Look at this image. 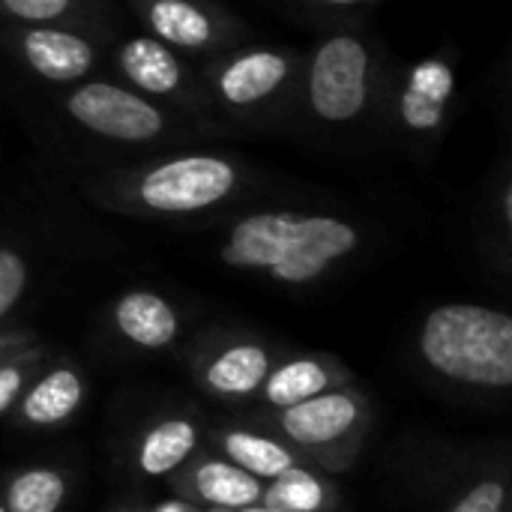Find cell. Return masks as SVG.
<instances>
[{
	"instance_id": "cell-26",
	"label": "cell",
	"mask_w": 512,
	"mask_h": 512,
	"mask_svg": "<svg viewBox=\"0 0 512 512\" xmlns=\"http://www.w3.org/2000/svg\"><path fill=\"white\" fill-rule=\"evenodd\" d=\"M162 512H186L183 507H162Z\"/></svg>"
},
{
	"instance_id": "cell-8",
	"label": "cell",
	"mask_w": 512,
	"mask_h": 512,
	"mask_svg": "<svg viewBox=\"0 0 512 512\" xmlns=\"http://www.w3.org/2000/svg\"><path fill=\"white\" fill-rule=\"evenodd\" d=\"M114 69L123 84L180 114L201 117L213 111L201 69L150 33L120 39L114 45Z\"/></svg>"
},
{
	"instance_id": "cell-19",
	"label": "cell",
	"mask_w": 512,
	"mask_h": 512,
	"mask_svg": "<svg viewBox=\"0 0 512 512\" xmlns=\"http://www.w3.org/2000/svg\"><path fill=\"white\" fill-rule=\"evenodd\" d=\"M225 450L252 477L276 480L282 471H288L294 465L288 450H282L279 444H273V441H267L261 435H249V432H231L225 438Z\"/></svg>"
},
{
	"instance_id": "cell-12",
	"label": "cell",
	"mask_w": 512,
	"mask_h": 512,
	"mask_svg": "<svg viewBox=\"0 0 512 512\" xmlns=\"http://www.w3.org/2000/svg\"><path fill=\"white\" fill-rule=\"evenodd\" d=\"M357 420V405L345 393H327L312 396L306 402H297L285 408L282 429L297 444H330L342 438Z\"/></svg>"
},
{
	"instance_id": "cell-1",
	"label": "cell",
	"mask_w": 512,
	"mask_h": 512,
	"mask_svg": "<svg viewBox=\"0 0 512 512\" xmlns=\"http://www.w3.org/2000/svg\"><path fill=\"white\" fill-rule=\"evenodd\" d=\"M252 171L231 153L222 150H183L162 159H150L135 168L99 177L87 195L93 204L150 219H180L213 213L240 195Z\"/></svg>"
},
{
	"instance_id": "cell-14",
	"label": "cell",
	"mask_w": 512,
	"mask_h": 512,
	"mask_svg": "<svg viewBox=\"0 0 512 512\" xmlns=\"http://www.w3.org/2000/svg\"><path fill=\"white\" fill-rule=\"evenodd\" d=\"M81 402V381L72 369L48 372L30 396H24V417L39 426H51L66 420Z\"/></svg>"
},
{
	"instance_id": "cell-23",
	"label": "cell",
	"mask_w": 512,
	"mask_h": 512,
	"mask_svg": "<svg viewBox=\"0 0 512 512\" xmlns=\"http://www.w3.org/2000/svg\"><path fill=\"white\" fill-rule=\"evenodd\" d=\"M504 498H507V492L501 483H480L453 507V512H501Z\"/></svg>"
},
{
	"instance_id": "cell-13",
	"label": "cell",
	"mask_w": 512,
	"mask_h": 512,
	"mask_svg": "<svg viewBox=\"0 0 512 512\" xmlns=\"http://www.w3.org/2000/svg\"><path fill=\"white\" fill-rule=\"evenodd\" d=\"M270 375V357L261 345L243 342L228 351H222L210 369L207 384L222 396H249L255 393Z\"/></svg>"
},
{
	"instance_id": "cell-6",
	"label": "cell",
	"mask_w": 512,
	"mask_h": 512,
	"mask_svg": "<svg viewBox=\"0 0 512 512\" xmlns=\"http://www.w3.org/2000/svg\"><path fill=\"white\" fill-rule=\"evenodd\" d=\"M60 105L78 129L111 144L150 147L174 138H192L207 129L201 120H186L180 111L111 78H87L72 84Z\"/></svg>"
},
{
	"instance_id": "cell-16",
	"label": "cell",
	"mask_w": 512,
	"mask_h": 512,
	"mask_svg": "<svg viewBox=\"0 0 512 512\" xmlns=\"http://www.w3.org/2000/svg\"><path fill=\"white\" fill-rule=\"evenodd\" d=\"M195 447V426L186 420H165L159 423L141 444V471L150 477H162L174 471Z\"/></svg>"
},
{
	"instance_id": "cell-7",
	"label": "cell",
	"mask_w": 512,
	"mask_h": 512,
	"mask_svg": "<svg viewBox=\"0 0 512 512\" xmlns=\"http://www.w3.org/2000/svg\"><path fill=\"white\" fill-rule=\"evenodd\" d=\"M459 96V69L450 51H432L396 72L381 75L375 114L405 144H435L444 138Z\"/></svg>"
},
{
	"instance_id": "cell-17",
	"label": "cell",
	"mask_w": 512,
	"mask_h": 512,
	"mask_svg": "<svg viewBox=\"0 0 512 512\" xmlns=\"http://www.w3.org/2000/svg\"><path fill=\"white\" fill-rule=\"evenodd\" d=\"M327 387V372L315 360H294L279 366L273 375H267V402L276 408H291L297 402H306Z\"/></svg>"
},
{
	"instance_id": "cell-9",
	"label": "cell",
	"mask_w": 512,
	"mask_h": 512,
	"mask_svg": "<svg viewBox=\"0 0 512 512\" xmlns=\"http://www.w3.org/2000/svg\"><path fill=\"white\" fill-rule=\"evenodd\" d=\"M144 33L192 60H210L246 39L243 21L216 0H132Z\"/></svg>"
},
{
	"instance_id": "cell-5",
	"label": "cell",
	"mask_w": 512,
	"mask_h": 512,
	"mask_svg": "<svg viewBox=\"0 0 512 512\" xmlns=\"http://www.w3.org/2000/svg\"><path fill=\"white\" fill-rule=\"evenodd\" d=\"M303 51L288 45H234L204 60L201 75L213 108L258 123L282 114L297 102Z\"/></svg>"
},
{
	"instance_id": "cell-25",
	"label": "cell",
	"mask_w": 512,
	"mask_h": 512,
	"mask_svg": "<svg viewBox=\"0 0 512 512\" xmlns=\"http://www.w3.org/2000/svg\"><path fill=\"white\" fill-rule=\"evenodd\" d=\"M309 6H318V9H354V6H366L372 0H303Z\"/></svg>"
},
{
	"instance_id": "cell-15",
	"label": "cell",
	"mask_w": 512,
	"mask_h": 512,
	"mask_svg": "<svg viewBox=\"0 0 512 512\" xmlns=\"http://www.w3.org/2000/svg\"><path fill=\"white\" fill-rule=\"evenodd\" d=\"M195 486L204 501L225 507V510H246L261 498L258 480L252 474H246L243 468H234L225 462H207L198 471Z\"/></svg>"
},
{
	"instance_id": "cell-21",
	"label": "cell",
	"mask_w": 512,
	"mask_h": 512,
	"mask_svg": "<svg viewBox=\"0 0 512 512\" xmlns=\"http://www.w3.org/2000/svg\"><path fill=\"white\" fill-rule=\"evenodd\" d=\"M273 498L291 512H318L324 504V489L315 477L306 471H297L294 465L282 471L273 483Z\"/></svg>"
},
{
	"instance_id": "cell-10",
	"label": "cell",
	"mask_w": 512,
	"mask_h": 512,
	"mask_svg": "<svg viewBox=\"0 0 512 512\" xmlns=\"http://www.w3.org/2000/svg\"><path fill=\"white\" fill-rule=\"evenodd\" d=\"M6 45L33 78L60 87L93 78L102 54L99 39L81 24H15Z\"/></svg>"
},
{
	"instance_id": "cell-2",
	"label": "cell",
	"mask_w": 512,
	"mask_h": 512,
	"mask_svg": "<svg viewBox=\"0 0 512 512\" xmlns=\"http://www.w3.org/2000/svg\"><path fill=\"white\" fill-rule=\"evenodd\" d=\"M360 243V228L336 213L252 210L228 225L219 258L234 270L264 273L285 285H306L354 255Z\"/></svg>"
},
{
	"instance_id": "cell-24",
	"label": "cell",
	"mask_w": 512,
	"mask_h": 512,
	"mask_svg": "<svg viewBox=\"0 0 512 512\" xmlns=\"http://www.w3.org/2000/svg\"><path fill=\"white\" fill-rule=\"evenodd\" d=\"M18 393H21V369L3 366L0 369V411H6L15 402Z\"/></svg>"
},
{
	"instance_id": "cell-11",
	"label": "cell",
	"mask_w": 512,
	"mask_h": 512,
	"mask_svg": "<svg viewBox=\"0 0 512 512\" xmlns=\"http://www.w3.org/2000/svg\"><path fill=\"white\" fill-rule=\"evenodd\" d=\"M114 324L138 348H165L180 330L174 306L156 291H126L114 306Z\"/></svg>"
},
{
	"instance_id": "cell-20",
	"label": "cell",
	"mask_w": 512,
	"mask_h": 512,
	"mask_svg": "<svg viewBox=\"0 0 512 512\" xmlns=\"http://www.w3.org/2000/svg\"><path fill=\"white\" fill-rule=\"evenodd\" d=\"M63 477L48 468H33L12 480L6 492V512H57L63 504Z\"/></svg>"
},
{
	"instance_id": "cell-4",
	"label": "cell",
	"mask_w": 512,
	"mask_h": 512,
	"mask_svg": "<svg viewBox=\"0 0 512 512\" xmlns=\"http://www.w3.org/2000/svg\"><path fill=\"white\" fill-rule=\"evenodd\" d=\"M426 363L462 384L512 387V318L474 303L438 306L420 333Z\"/></svg>"
},
{
	"instance_id": "cell-27",
	"label": "cell",
	"mask_w": 512,
	"mask_h": 512,
	"mask_svg": "<svg viewBox=\"0 0 512 512\" xmlns=\"http://www.w3.org/2000/svg\"><path fill=\"white\" fill-rule=\"evenodd\" d=\"M243 512H279V510H249V507H246Z\"/></svg>"
},
{
	"instance_id": "cell-28",
	"label": "cell",
	"mask_w": 512,
	"mask_h": 512,
	"mask_svg": "<svg viewBox=\"0 0 512 512\" xmlns=\"http://www.w3.org/2000/svg\"><path fill=\"white\" fill-rule=\"evenodd\" d=\"M0 512H6V510H3V507H0Z\"/></svg>"
},
{
	"instance_id": "cell-3",
	"label": "cell",
	"mask_w": 512,
	"mask_h": 512,
	"mask_svg": "<svg viewBox=\"0 0 512 512\" xmlns=\"http://www.w3.org/2000/svg\"><path fill=\"white\" fill-rule=\"evenodd\" d=\"M381 54L357 30H333L303 54L297 102L327 129H345L375 114L381 90Z\"/></svg>"
},
{
	"instance_id": "cell-22",
	"label": "cell",
	"mask_w": 512,
	"mask_h": 512,
	"mask_svg": "<svg viewBox=\"0 0 512 512\" xmlns=\"http://www.w3.org/2000/svg\"><path fill=\"white\" fill-rule=\"evenodd\" d=\"M24 288H27V261L12 246H0V318L15 309Z\"/></svg>"
},
{
	"instance_id": "cell-18",
	"label": "cell",
	"mask_w": 512,
	"mask_h": 512,
	"mask_svg": "<svg viewBox=\"0 0 512 512\" xmlns=\"http://www.w3.org/2000/svg\"><path fill=\"white\" fill-rule=\"evenodd\" d=\"M93 0H0V15L12 24H90Z\"/></svg>"
}]
</instances>
